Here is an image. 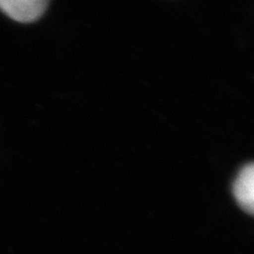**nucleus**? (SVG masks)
Here are the masks:
<instances>
[{
	"label": "nucleus",
	"mask_w": 254,
	"mask_h": 254,
	"mask_svg": "<svg viewBox=\"0 0 254 254\" xmlns=\"http://www.w3.org/2000/svg\"><path fill=\"white\" fill-rule=\"evenodd\" d=\"M50 0H0V10L19 22H32L47 10Z\"/></svg>",
	"instance_id": "f257e3e1"
},
{
	"label": "nucleus",
	"mask_w": 254,
	"mask_h": 254,
	"mask_svg": "<svg viewBox=\"0 0 254 254\" xmlns=\"http://www.w3.org/2000/svg\"><path fill=\"white\" fill-rule=\"evenodd\" d=\"M233 194L241 208L254 215V163H249L238 173L233 185Z\"/></svg>",
	"instance_id": "f03ea898"
}]
</instances>
